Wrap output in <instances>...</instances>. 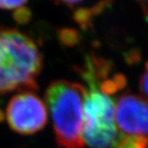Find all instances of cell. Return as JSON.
I'll return each instance as SVG.
<instances>
[{"label":"cell","instance_id":"6da1fadb","mask_svg":"<svg viewBox=\"0 0 148 148\" xmlns=\"http://www.w3.org/2000/svg\"><path fill=\"white\" fill-rule=\"evenodd\" d=\"M41 69L42 56L34 41L17 29L0 28V94L38 90Z\"/></svg>","mask_w":148,"mask_h":148},{"label":"cell","instance_id":"7a4b0ae2","mask_svg":"<svg viewBox=\"0 0 148 148\" xmlns=\"http://www.w3.org/2000/svg\"><path fill=\"white\" fill-rule=\"evenodd\" d=\"M87 88L81 84L55 80L45 93L57 145L62 148H83V102Z\"/></svg>","mask_w":148,"mask_h":148},{"label":"cell","instance_id":"3957f363","mask_svg":"<svg viewBox=\"0 0 148 148\" xmlns=\"http://www.w3.org/2000/svg\"><path fill=\"white\" fill-rule=\"evenodd\" d=\"M79 75L88 85L83 102L84 143L90 148H115L121 136L115 123L114 103L97 90L98 79L93 72L82 71Z\"/></svg>","mask_w":148,"mask_h":148},{"label":"cell","instance_id":"277c9868","mask_svg":"<svg viewBox=\"0 0 148 148\" xmlns=\"http://www.w3.org/2000/svg\"><path fill=\"white\" fill-rule=\"evenodd\" d=\"M6 120L16 133L33 135L44 129L47 122L46 105L33 92H20L7 104Z\"/></svg>","mask_w":148,"mask_h":148},{"label":"cell","instance_id":"5b68a950","mask_svg":"<svg viewBox=\"0 0 148 148\" xmlns=\"http://www.w3.org/2000/svg\"><path fill=\"white\" fill-rule=\"evenodd\" d=\"M115 123L122 136L148 137V102L136 95H122L115 104Z\"/></svg>","mask_w":148,"mask_h":148},{"label":"cell","instance_id":"8992f818","mask_svg":"<svg viewBox=\"0 0 148 148\" xmlns=\"http://www.w3.org/2000/svg\"><path fill=\"white\" fill-rule=\"evenodd\" d=\"M90 57H91L95 72H96V76L98 81L101 79H103V80L107 79L106 78L112 69V62L109 60L103 59L102 57H97L93 54L90 56Z\"/></svg>","mask_w":148,"mask_h":148},{"label":"cell","instance_id":"52a82bcc","mask_svg":"<svg viewBox=\"0 0 148 148\" xmlns=\"http://www.w3.org/2000/svg\"><path fill=\"white\" fill-rule=\"evenodd\" d=\"M58 39L62 46L72 47L79 43L80 35L75 29L62 28L58 30Z\"/></svg>","mask_w":148,"mask_h":148},{"label":"cell","instance_id":"ba28073f","mask_svg":"<svg viewBox=\"0 0 148 148\" xmlns=\"http://www.w3.org/2000/svg\"><path fill=\"white\" fill-rule=\"evenodd\" d=\"M115 148H148V137L121 136Z\"/></svg>","mask_w":148,"mask_h":148},{"label":"cell","instance_id":"9c48e42d","mask_svg":"<svg viewBox=\"0 0 148 148\" xmlns=\"http://www.w3.org/2000/svg\"><path fill=\"white\" fill-rule=\"evenodd\" d=\"M73 20L83 30H87L92 27V18L93 15L88 8H78L73 14Z\"/></svg>","mask_w":148,"mask_h":148},{"label":"cell","instance_id":"30bf717a","mask_svg":"<svg viewBox=\"0 0 148 148\" xmlns=\"http://www.w3.org/2000/svg\"><path fill=\"white\" fill-rule=\"evenodd\" d=\"M31 17H32V12L28 6H22L20 8H17L13 14L14 22L21 25L28 23Z\"/></svg>","mask_w":148,"mask_h":148},{"label":"cell","instance_id":"8fae6325","mask_svg":"<svg viewBox=\"0 0 148 148\" xmlns=\"http://www.w3.org/2000/svg\"><path fill=\"white\" fill-rule=\"evenodd\" d=\"M121 29H112L111 30L110 34L108 35V40L109 44L112 47H123L126 46V34L124 33Z\"/></svg>","mask_w":148,"mask_h":148},{"label":"cell","instance_id":"7c38bea8","mask_svg":"<svg viewBox=\"0 0 148 148\" xmlns=\"http://www.w3.org/2000/svg\"><path fill=\"white\" fill-rule=\"evenodd\" d=\"M124 61L128 65H136L138 64L141 62L142 59V55L140 50L137 48H131L130 50H127L124 55Z\"/></svg>","mask_w":148,"mask_h":148},{"label":"cell","instance_id":"4fadbf2b","mask_svg":"<svg viewBox=\"0 0 148 148\" xmlns=\"http://www.w3.org/2000/svg\"><path fill=\"white\" fill-rule=\"evenodd\" d=\"M99 88H100V92L103 93V95H105V96H107V97L117 93V91L119 90L117 86L115 85V83L113 82L112 79L103 80L100 84Z\"/></svg>","mask_w":148,"mask_h":148},{"label":"cell","instance_id":"5bb4252c","mask_svg":"<svg viewBox=\"0 0 148 148\" xmlns=\"http://www.w3.org/2000/svg\"><path fill=\"white\" fill-rule=\"evenodd\" d=\"M111 5H112L111 1H101V2H98L97 4H96L94 6H92L91 8H89V10H90L93 17L97 16V15L101 14L103 12H104V10L107 7H109Z\"/></svg>","mask_w":148,"mask_h":148},{"label":"cell","instance_id":"9a60e30c","mask_svg":"<svg viewBox=\"0 0 148 148\" xmlns=\"http://www.w3.org/2000/svg\"><path fill=\"white\" fill-rule=\"evenodd\" d=\"M139 88L144 98L148 102V71H145L140 78Z\"/></svg>","mask_w":148,"mask_h":148},{"label":"cell","instance_id":"2e32d148","mask_svg":"<svg viewBox=\"0 0 148 148\" xmlns=\"http://www.w3.org/2000/svg\"><path fill=\"white\" fill-rule=\"evenodd\" d=\"M27 4L26 1H0V9L11 10L22 7L23 5Z\"/></svg>","mask_w":148,"mask_h":148},{"label":"cell","instance_id":"e0dca14e","mask_svg":"<svg viewBox=\"0 0 148 148\" xmlns=\"http://www.w3.org/2000/svg\"><path fill=\"white\" fill-rule=\"evenodd\" d=\"M112 80L115 83V85L117 86L119 90H121V89L125 88L126 86H127V79L121 73L115 74V75L113 76V78H112Z\"/></svg>","mask_w":148,"mask_h":148},{"label":"cell","instance_id":"ac0fdd59","mask_svg":"<svg viewBox=\"0 0 148 148\" xmlns=\"http://www.w3.org/2000/svg\"><path fill=\"white\" fill-rule=\"evenodd\" d=\"M82 1H73V0H69V1H60V2H56V5H63L68 8H73L75 5H78L81 4Z\"/></svg>","mask_w":148,"mask_h":148},{"label":"cell","instance_id":"d6986e66","mask_svg":"<svg viewBox=\"0 0 148 148\" xmlns=\"http://www.w3.org/2000/svg\"><path fill=\"white\" fill-rule=\"evenodd\" d=\"M138 3L142 6L144 14L148 17V2L147 1H142V2H138Z\"/></svg>","mask_w":148,"mask_h":148},{"label":"cell","instance_id":"ffe728a7","mask_svg":"<svg viewBox=\"0 0 148 148\" xmlns=\"http://www.w3.org/2000/svg\"><path fill=\"white\" fill-rule=\"evenodd\" d=\"M5 114L4 113V112L1 109H0V123L3 122L5 121Z\"/></svg>","mask_w":148,"mask_h":148},{"label":"cell","instance_id":"44dd1931","mask_svg":"<svg viewBox=\"0 0 148 148\" xmlns=\"http://www.w3.org/2000/svg\"><path fill=\"white\" fill-rule=\"evenodd\" d=\"M145 71H148V61L145 62Z\"/></svg>","mask_w":148,"mask_h":148}]
</instances>
